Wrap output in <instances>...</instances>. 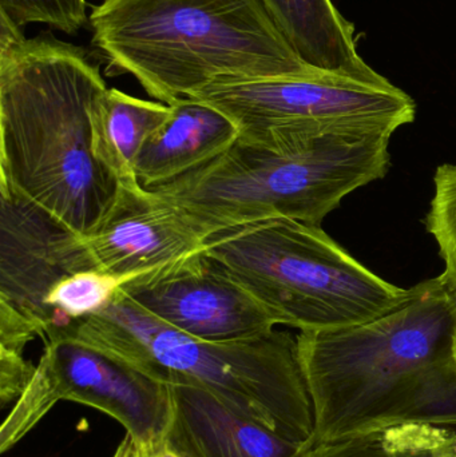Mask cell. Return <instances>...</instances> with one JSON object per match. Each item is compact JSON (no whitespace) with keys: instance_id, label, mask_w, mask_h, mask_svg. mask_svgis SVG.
<instances>
[{"instance_id":"44dd1931","label":"cell","mask_w":456,"mask_h":457,"mask_svg":"<svg viewBox=\"0 0 456 457\" xmlns=\"http://www.w3.org/2000/svg\"><path fill=\"white\" fill-rule=\"evenodd\" d=\"M454 357L456 361V324H455V333H454Z\"/></svg>"},{"instance_id":"ac0fdd59","label":"cell","mask_w":456,"mask_h":457,"mask_svg":"<svg viewBox=\"0 0 456 457\" xmlns=\"http://www.w3.org/2000/svg\"><path fill=\"white\" fill-rule=\"evenodd\" d=\"M86 0H0V16L18 27L47 24L69 35L77 34L87 23Z\"/></svg>"},{"instance_id":"52a82bcc","label":"cell","mask_w":456,"mask_h":457,"mask_svg":"<svg viewBox=\"0 0 456 457\" xmlns=\"http://www.w3.org/2000/svg\"><path fill=\"white\" fill-rule=\"evenodd\" d=\"M189 98L227 115L240 137L278 130L393 136L417 114L414 99L380 74L358 77L323 70L214 83Z\"/></svg>"},{"instance_id":"30bf717a","label":"cell","mask_w":456,"mask_h":457,"mask_svg":"<svg viewBox=\"0 0 456 457\" xmlns=\"http://www.w3.org/2000/svg\"><path fill=\"white\" fill-rule=\"evenodd\" d=\"M120 290L163 324L200 340H249L278 325L205 250L173 268L125 282Z\"/></svg>"},{"instance_id":"9c48e42d","label":"cell","mask_w":456,"mask_h":457,"mask_svg":"<svg viewBox=\"0 0 456 457\" xmlns=\"http://www.w3.org/2000/svg\"><path fill=\"white\" fill-rule=\"evenodd\" d=\"M99 270L78 234L13 193L0 189V349L24 353L53 330L48 295L72 274Z\"/></svg>"},{"instance_id":"5b68a950","label":"cell","mask_w":456,"mask_h":457,"mask_svg":"<svg viewBox=\"0 0 456 457\" xmlns=\"http://www.w3.org/2000/svg\"><path fill=\"white\" fill-rule=\"evenodd\" d=\"M71 336L161 383L195 384L286 439L315 442L312 402L291 333L200 340L163 324L120 289Z\"/></svg>"},{"instance_id":"ffe728a7","label":"cell","mask_w":456,"mask_h":457,"mask_svg":"<svg viewBox=\"0 0 456 457\" xmlns=\"http://www.w3.org/2000/svg\"><path fill=\"white\" fill-rule=\"evenodd\" d=\"M130 437V436H129ZM128 457H181L163 437L152 440V442L138 443L131 440L130 451Z\"/></svg>"},{"instance_id":"7a4b0ae2","label":"cell","mask_w":456,"mask_h":457,"mask_svg":"<svg viewBox=\"0 0 456 457\" xmlns=\"http://www.w3.org/2000/svg\"><path fill=\"white\" fill-rule=\"evenodd\" d=\"M106 88L78 46L37 37L0 50V189L83 237L120 187L93 153L91 109Z\"/></svg>"},{"instance_id":"5bb4252c","label":"cell","mask_w":456,"mask_h":457,"mask_svg":"<svg viewBox=\"0 0 456 457\" xmlns=\"http://www.w3.org/2000/svg\"><path fill=\"white\" fill-rule=\"evenodd\" d=\"M299 58L313 69L372 77L359 55L355 29L331 0H260Z\"/></svg>"},{"instance_id":"7402d4cb","label":"cell","mask_w":456,"mask_h":457,"mask_svg":"<svg viewBox=\"0 0 456 457\" xmlns=\"http://www.w3.org/2000/svg\"><path fill=\"white\" fill-rule=\"evenodd\" d=\"M455 457H456V453H455Z\"/></svg>"},{"instance_id":"e0dca14e","label":"cell","mask_w":456,"mask_h":457,"mask_svg":"<svg viewBox=\"0 0 456 457\" xmlns=\"http://www.w3.org/2000/svg\"><path fill=\"white\" fill-rule=\"evenodd\" d=\"M435 193L426 217V228L435 238L444 262L441 278L456 293V165L436 169Z\"/></svg>"},{"instance_id":"4fadbf2b","label":"cell","mask_w":456,"mask_h":457,"mask_svg":"<svg viewBox=\"0 0 456 457\" xmlns=\"http://www.w3.org/2000/svg\"><path fill=\"white\" fill-rule=\"evenodd\" d=\"M170 117L145 142L136 162V176L145 189L169 184L227 152L240 133L219 110L184 96Z\"/></svg>"},{"instance_id":"8992f818","label":"cell","mask_w":456,"mask_h":457,"mask_svg":"<svg viewBox=\"0 0 456 457\" xmlns=\"http://www.w3.org/2000/svg\"><path fill=\"white\" fill-rule=\"evenodd\" d=\"M219 261L269 312L300 332L364 324L410 300L345 252L318 225L272 219L205 239Z\"/></svg>"},{"instance_id":"7c38bea8","label":"cell","mask_w":456,"mask_h":457,"mask_svg":"<svg viewBox=\"0 0 456 457\" xmlns=\"http://www.w3.org/2000/svg\"><path fill=\"white\" fill-rule=\"evenodd\" d=\"M169 388L163 439L181 457H305L315 443L286 439L195 384L174 381Z\"/></svg>"},{"instance_id":"ba28073f","label":"cell","mask_w":456,"mask_h":457,"mask_svg":"<svg viewBox=\"0 0 456 457\" xmlns=\"http://www.w3.org/2000/svg\"><path fill=\"white\" fill-rule=\"evenodd\" d=\"M59 402L106 413L138 443L163 437L171 415L169 384L74 336H63L45 343L31 380L3 421L0 453L12 450Z\"/></svg>"},{"instance_id":"277c9868","label":"cell","mask_w":456,"mask_h":457,"mask_svg":"<svg viewBox=\"0 0 456 457\" xmlns=\"http://www.w3.org/2000/svg\"><path fill=\"white\" fill-rule=\"evenodd\" d=\"M93 43L162 104L214 83L312 71L260 0H104Z\"/></svg>"},{"instance_id":"9a60e30c","label":"cell","mask_w":456,"mask_h":457,"mask_svg":"<svg viewBox=\"0 0 456 457\" xmlns=\"http://www.w3.org/2000/svg\"><path fill=\"white\" fill-rule=\"evenodd\" d=\"M162 102L144 101L106 88L91 109L93 153L120 185L139 184L136 162L146 139L170 117Z\"/></svg>"},{"instance_id":"2e32d148","label":"cell","mask_w":456,"mask_h":457,"mask_svg":"<svg viewBox=\"0 0 456 457\" xmlns=\"http://www.w3.org/2000/svg\"><path fill=\"white\" fill-rule=\"evenodd\" d=\"M456 429L407 426L313 443L305 457H455Z\"/></svg>"},{"instance_id":"d6986e66","label":"cell","mask_w":456,"mask_h":457,"mask_svg":"<svg viewBox=\"0 0 456 457\" xmlns=\"http://www.w3.org/2000/svg\"><path fill=\"white\" fill-rule=\"evenodd\" d=\"M37 365L24 359V353L0 351V400L3 407L15 403L31 380Z\"/></svg>"},{"instance_id":"3957f363","label":"cell","mask_w":456,"mask_h":457,"mask_svg":"<svg viewBox=\"0 0 456 457\" xmlns=\"http://www.w3.org/2000/svg\"><path fill=\"white\" fill-rule=\"evenodd\" d=\"M391 137L296 130L238 137L211 162L150 190L203 239L272 219L320 227L343 198L387 174Z\"/></svg>"},{"instance_id":"8fae6325","label":"cell","mask_w":456,"mask_h":457,"mask_svg":"<svg viewBox=\"0 0 456 457\" xmlns=\"http://www.w3.org/2000/svg\"><path fill=\"white\" fill-rule=\"evenodd\" d=\"M85 239L99 270L123 282L173 268L205 250V239L181 212L139 184L120 185L114 205Z\"/></svg>"},{"instance_id":"6da1fadb","label":"cell","mask_w":456,"mask_h":457,"mask_svg":"<svg viewBox=\"0 0 456 457\" xmlns=\"http://www.w3.org/2000/svg\"><path fill=\"white\" fill-rule=\"evenodd\" d=\"M456 293L441 276L353 327L300 332L316 442L419 424L456 429Z\"/></svg>"}]
</instances>
